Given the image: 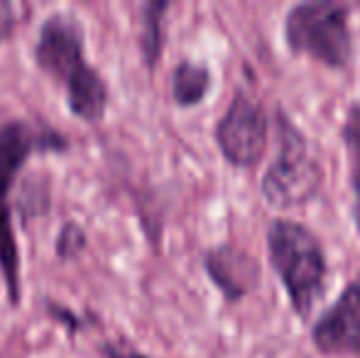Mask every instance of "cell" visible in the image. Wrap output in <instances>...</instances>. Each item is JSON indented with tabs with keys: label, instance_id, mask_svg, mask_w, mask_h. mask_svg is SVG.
Wrapping results in <instances>:
<instances>
[{
	"label": "cell",
	"instance_id": "cell-1",
	"mask_svg": "<svg viewBox=\"0 0 360 358\" xmlns=\"http://www.w3.org/2000/svg\"><path fill=\"white\" fill-rule=\"evenodd\" d=\"M86 34L79 15L54 10L42 20L34 42V64L64 89L69 110L94 125L108 110L110 91L103 74L86 62Z\"/></svg>",
	"mask_w": 360,
	"mask_h": 358
},
{
	"label": "cell",
	"instance_id": "cell-4",
	"mask_svg": "<svg viewBox=\"0 0 360 358\" xmlns=\"http://www.w3.org/2000/svg\"><path fill=\"white\" fill-rule=\"evenodd\" d=\"M277 155L260 179V194L267 206L289 211L316 199L323 181L321 162L311 155L304 130L282 108L275 110Z\"/></svg>",
	"mask_w": 360,
	"mask_h": 358
},
{
	"label": "cell",
	"instance_id": "cell-5",
	"mask_svg": "<svg viewBox=\"0 0 360 358\" xmlns=\"http://www.w3.org/2000/svg\"><path fill=\"white\" fill-rule=\"evenodd\" d=\"M351 10V5L321 3V0L292 5L282 25L287 49L297 57L314 59L333 72L346 69L356 54Z\"/></svg>",
	"mask_w": 360,
	"mask_h": 358
},
{
	"label": "cell",
	"instance_id": "cell-6",
	"mask_svg": "<svg viewBox=\"0 0 360 358\" xmlns=\"http://www.w3.org/2000/svg\"><path fill=\"white\" fill-rule=\"evenodd\" d=\"M214 140L221 158L231 167L252 170L270 143V115L265 113L260 101L238 89L226 113L218 118Z\"/></svg>",
	"mask_w": 360,
	"mask_h": 358
},
{
	"label": "cell",
	"instance_id": "cell-3",
	"mask_svg": "<svg viewBox=\"0 0 360 358\" xmlns=\"http://www.w3.org/2000/svg\"><path fill=\"white\" fill-rule=\"evenodd\" d=\"M267 260L280 277L292 312L309 319L326 290L328 260L319 236L294 219H272L265 234Z\"/></svg>",
	"mask_w": 360,
	"mask_h": 358
},
{
	"label": "cell",
	"instance_id": "cell-13",
	"mask_svg": "<svg viewBox=\"0 0 360 358\" xmlns=\"http://www.w3.org/2000/svg\"><path fill=\"white\" fill-rule=\"evenodd\" d=\"M22 5H15L10 0H0V44L15 32V27L20 25V13H22Z\"/></svg>",
	"mask_w": 360,
	"mask_h": 358
},
{
	"label": "cell",
	"instance_id": "cell-14",
	"mask_svg": "<svg viewBox=\"0 0 360 358\" xmlns=\"http://www.w3.org/2000/svg\"><path fill=\"white\" fill-rule=\"evenodd\" d=\"M353 221H356V229H358V234H360V204L353 206Z\"/></svg>",
	"mask_w": 360,
	"mask_h": 358
},
{
	"label": "cell",
	"instance_id": "cell-9",
	"mask_svg": "<svg viewBox=\"0 0 360 358\" xmlns=\"http://www.w3.org/2000/svg\"><path fill=\"white\" fill-rule=\"evenodd\" d=\"M214 77L206 64L191 62V59H181L174 64L169 77V94L174 106L179 108H194L209 96Z\"/></svg>",
	"mask_w": 360,
	"mask_h": 358
},
{
	"label": "cell",
	"instance_id": "cell-16",
	"mask_svg": "<svg viewBox=\"0 0 360 358\" xmlns=\"http://www.w3.org/2000/svg\"><path fill=\"white\" fill-rule=\"evenodd\" d=\"M128 358H152V356H145V354H138V351H133V354H128Z\"/></svg>",
	"mask_w": 360,
	"mask_h": 358
},
{
	"label": "cell",
	"instance_id": "cell-15",
	"mask_svg": "<svg viewBox=\"0 0 360 358\" xmlns=\"http://www.w3.org/2000/svg\"><path fill=\"white\" fill-rule=\"evenodd\" d=\"M105 358H128V356H120L115 349H110V346H105Z\"/></svg>",
	"mask_w": 360,
	"mask_h": 358
},
{
	"label": "cell",
	"instance_id": "cell-2",
	"mask_svg": "<svg viewBox=\"0 0 360 358\" xmlns=\"http://www.w3.org/2000/svg\"><path fill=\"white\" fill-rule=\"evenodd\" d=\"M69 138L44 123L10 118L0 123V275L8 290L10 307L22 300V260L13 229V189L25 162L34 153H64Z\"/></svg>",
	"mask_w": 360,
	"mask_h": 358
},
{
	"label": "cell",
	"instance_id": "cell-8",
	"mask_svg": "<svg viewBox=\"0 0 360 358\" xmlns=\"http://www.w3.org/2000/svg\"><path fill=\"white\" fill-rule=\"evenodd\" d=\"M201 263L228 305L245 300L260 285V263L236 243L214 245L204 253Z\"/></svg>",
	"mask_w": 360,
	"mask_h": 358
},
{
	"label": "cell",
	"instance_id": "cell-11",
	"mask_svg": "<svg viewBox=\"0 0 360 358\" xmlns=\"http://www.w3.org/2000/svg\"><path fill=\"white\" fill-rule=\"evenodd\" d=\"M341 140L348 155L351 167V186L356 194V204H360V101H353L346 108V118L341 125Z\"/></svg>",
	"mask_w": 360,
	"mask_h": 358
},
{
	"label": "cell",
	"instance_id": "cell-12",
	"mask_svg": "<svg viewBox=\"0 0 360 358\" xmlns=\"http://www.w3.org/2000/svg\"><path fill=\"white\" fill-rule=\"evenodd\" d=\"M89 245L86 238V229L79 221H64V226L59 229L57 243H54V253L59 260H72L76 255H81Z\"/></svg>",
	"mask_w": 360,
	"mask_h": 358
},
{
	"label": "cell",
	"instance_id": "cell-10",
	"mask_svg": "<svg viewBox=\"0 0 360 358\" xmlns=\"http://www.w3.org/2000/svg\"><path fill=\"white\" fill-rule=\"evenodd\" d=\"M172 5L167 0H152L143 3L140 13H143V32H140V52H143V62L147 72H155L157 62H160L162 47H165V15Z\"/></svg>",
	"mask_w": 360,
	"mask_h": 358
},
{
	"label": "cell",
	"instance_id": "cell-7",
	"mask_svg": "<svg viewBox=\"0 0 360 358\" xmlns=\"http://www.w3.org/2000/svg\"><path fill=\"white\" fill-rule=\"evenodd\" d=\"M311 344L323 356H360V275L319 314L311 326Z\"/></svg>",
	"mask_w": 360,
	"mask_h": 358
}]
</instances>
